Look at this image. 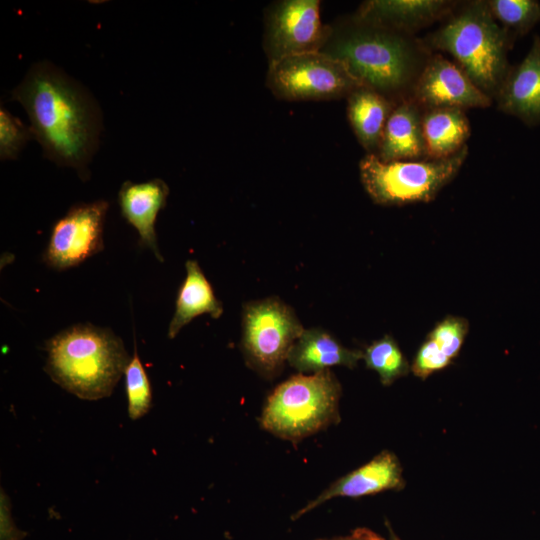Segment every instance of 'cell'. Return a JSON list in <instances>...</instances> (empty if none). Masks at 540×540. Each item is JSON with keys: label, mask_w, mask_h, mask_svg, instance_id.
<instances>
[{"label": "cell", "mask_w": 540, "mask_h": 540, "mask_svg": "<svg viewBox=\"0 0 540 540\" xmlns=\"http://www.w3.org/2000/svg\"><path fill=\"white\" fill-rule=\"evenodd\" d=\"M108 208L105 200L71 206L52 226L44 263L55 270H66L102 251Z\"/></svg>", "instance_id": "obj_9"}, {"label": "cell", "mask_w": 540, "mask_h": 540, "mask_svg": "<svg viewBox=\"0 0 540 540\" xmlns=\"http://www.w3.org/2000/svg\"><path fill=\"white\" fill-rule=\"evenodd\" d=\"M331 35L323 25L318 0H285L275 5L267 19L266 46L270 62L322 51Z\"/></svg>", "instance_id": "obj_10"}, {"label": "cell", "mask_w": 540, "mask_h": 540, "mask_svg": "<svg viewBox=\"0 0 540 540\" xmlns=\"http://www.w3.org/2000/svg\"><path fill=\"white\" fill-rule=\"evenodd\" d=\"M341 385L330 369L291 376L267 397L260 426L297 444L340 421Z\"/></svg>", "instance_id": "obj_5"}, {"label": "cell", "mask_w": 540, "mask_h": 540, "mask_svg": "<svg viewBox=\"0 0 540 540\" xmlns=\"http://www.w3.org/2000/svg\"><path fill=\"white\" fill-rule=\"evenodd\" d=\"M363 351L344 347L321 328L304 330L288 355V363L300 373L319 372L333 366L354 368Z\"/></svg>", "instance_id": "obj_17"}, {"label": "cell", "mask_w": 540, "mask_h": 540, "mask_svg": "<svg viewBox=\"0 0 540 540\" xmlns=\"http://www.w3.org/2000/svg\"><path fill=\"white\" fill-rule=\"evenodd\" d=\"M498 108L527 125L540 123V37L524 59L510 70L496 97Z\"/></svg>", "instance_id": "obj_14"}, {"label": "cell", "mask_w": 540, "mask_h": 540, "mask_svg": "<svg viewBox=\"0 0 540 540\" xmlns=\"http://www.w3.org/2000/svg\"><path fill=\"white\" fill-rule=\"evenodd\" d=\"M513 39L495 20L487 1L477 0L454 11L420 40L430 52L450 54L471 81L494 100L510 70L507 55Z\"/></svg>", "instance_id": "obj_4"}, {"label": "cell", "mask_w": 540, "mask_h": 540, "mask_svg": "<svg viewBox=\"0 0 540 540\" xmlns=\"http://www.w3.org/2000/svg\"><path fill=\"white\" fill-rule=\"evenodd\" d=\"M397 103L368 87L348 96L347 115L359 143L376 154L386 122Z\"/></svg>", "instance_id": "obj_18"}, {"label": "cell", "mask_w": 540, "mask_h": 540, "mask_svg": "<svg viewBox=\"0 0 540 540\" xmlns=\"http://www.w3.org/2000/svg\"><path fill=\"white\" fill-rule=\"evenodd\" d=\"M446 0H372L365 2L358 13V22L413 32L446 19L458 6Z\"/></svg>", "instance_id": "obj_13"}, {"label": "cell", "mask_w": 540, "mask_h": 540, "mask_svg": "<svg viewBox=\"0 0 540 540\" xmlns=\"http://www.w3.org/2000/svg\"><path fill=\"white\" fill-rule=\"evenodd\" d=\"M487 5L514 38L525 35L540 21V3L535 0H489Z\"/></svg>", "instance_id": "obj_22"}, {"label": "cell", "mask_w": 540, "mask_h": 540, "mask_svg": "<svg viewBox=\"0 0 540 540\" xmlns=\"http://www.w3.org/2000/svg\"><path fill=\"white\" fill-rule=\"evenodd\" d=\"M168 195V185L159 178L140 183L125 181L118 192L122 217L137 230L140 246L149 248L160 262L164 259L158 249L155 223Z\"/></svg>", "instance_id": "obj_15"}, {"label": "cell", "mask_w": 540, "mask_h": 540, "mask_svg": "<svg viewBox=\"0 0 540 540\" xmlns=\"http://www.w3.org/2000/svg\"><path fill=\"white\" fill-rule=\"evenodd\" d=\"M404 486L399 459L393 452L384 450L366 464L331 483L317 497L296 511L291 519L297 520L336 497L359 498L387 490H400Z\"/></svg>", "instance_id": "obj_12"}, {"label": "cell", "mask_w": 540, "mask_h": 540, "mask_svg": "<svg viewBox=\"0 0 540 540\" xmlns=\"http://www.w3.org/2000/svg\"><path fill=\"white\" fill-rule=\"evenodd\" d=\"M128 414L132 420L143 417L151 407L152 391L149 378L138 356L136 344L134 353L125 371Z\"/></svg>", "instance_id": "obj_23"}, {"label": "cell", "mask_w": 540, "mask_h": 540, "mask_svg": "<svg viewBox=\"0 0 540 540\" xmlns=\"http://www.w3.org/2000/svg\"><path fill=\"white\" fill-rule=\"evenodd\" d=\"M316 540H385L383 537L368 528H356L350 534L333 538Z\"/></svg>", "instance_id": "obj_28"}, {"label": "cell", "mask_w": 540, "mask_h": 540, "mask_svg": "<svg viewBox=\"0 0 540 540\" xmlns=\"http://www.w3.org/2000/svg\"><path fill=\"white\" fill-rule=\"evenodd\" d=\"M33 138L30 127L12 115L3 106L0 108V158L16 159L26 143Z\"/></svg>", "instance_id": "obj_25"}, {"label": "cell", "mask_w": 540, "mask_h": 540, "mask_svg": "<svg viewBox=\"0 0 540 540\" xmlns=\"http://www.w3.org/2000/svg\"><path fill=\"white\" fill-rule=\"evenodd\" d=\"M26 533L14 524L8 496L1 489L0 496V540H22Z\"/></svg>", "instance_id": "obj_27"}, {"label": "cell", "mask_w": 540, "mask_h": 540, "mask_svg": "<svg viewBox=\"0 0 540 540\" xmlns=\"http://www.w3.org/2000/svg\"><path fill=\"white\" fill-rule=\"evenodd\" d=\"M384 162L428 160L422 130V110L409 97L391 112L376 152Z\"/></svg>", "instance_id": "obj_16"}, {"label": "cell", "mask_w": 540, "mask_h": 540, "mask_svg": "<svg viewBox=\"0 0 540 540\" xmlns=\"http://www.w3.org/2000/svg\"><path fill=\"white\" fill-rule=\"evenodd\" d=\"M186 277L181 284L173 317L168 327V337L173 339L180 330L195 317L208 313L219 318L223 313L222 303L214 294L213 288L195 260L185 264Z\"/></svg>", "instance_id": "obj_19"}, {"label": "cell", "mask_w": 540, "mask_h": 540, "mask_svg": "<svg viewBox=\"0 0 540 540\" xmlns=\"http://www.w3.org/2000/svg\"><path fill=\"white\" fill-rule=\"evenodd\" d=\"M386 527H387V530H388L390 540H401L397 536V534L394 532L393 528L391 527V525H390V523L388 521H386Z\"/></svg>", "instance_id": "obj_29"}, {"label": "cell", "mask_w": 540, "mask_h": 540, "mask_svg": "<svg viewBox=\"0 0 540 540\" xmlns=\"http://www.w3.org/2000/svg\"><path fill=\"white\" fill-rule=\"evenodd\" d=\"M363 360L368 369L378 373L384 386L408 375L411 370L397 342L390 335L372 342L363 352Z\"/></svg>", "instance_id": "obj_21"}, {"label": "cell", "mask_w": 540, "mask_h": 540, "mask_svg": "<svg viewBox=\"0 0 540 540\" xmlns=\"http://www.w3.org/2000/svg\"><path fill=\"white\" fill-rule=\"evenodd\" d=\"M422 111L434 108H486L493 99L454 62L431 54L408 96Z\"/></svg>", "instance_id": "obj_11"}, {"label": "cell", "mask_w": 540, "mask_h": 540, "mask_svg": "<svg viewBox=\"0 0 540 540\" xmlns=\"http://www.w3.org/2000/svg\"><path fill=\"white\" fill-rule=\"evenodd\" d=\"M327 53L344 62L365 87L400 99L409 96L432 54L410 34L362 22L339 36Z\"/></svg>", "instance_id": "obj_3"}, {"label": "cell", "mask_w": 540, "mask_h": 540, "mask_svg": "<svg viewBox=\"0 0 540 540\" xmlns=\"http://www.w3.org/2000/svg\"><path fill=\"white\" fill-rule=\"evenodd\" d=\"M242 327L246 363L267 379L281 372L291 348L305 330L293 309L277 297L247 303Z\"/></svg>", "instance_id": "obj_7"}, {"label": "cell", "mask_w": 540, "mask_h": 540, "mask_svg": "<svg viewBox=\"0 0 540 540\" xmlns=\"http://www.w3.org/2000/svg\"><path fill=\"white\" fill-rule=\"evenodd\" d=\"M45 350L46 373L84 400L110 396L131 359L119 336L92 324L62 330L46 342Z\"/></svg>", "instance_id": "obj_2"}, {"label": "cell", "mask_w": 540, "mask_h": 540, "mask_svg": "<svg viewBox=\"0 0 540 540\" xmlns=\"http://www.w3.org/2000/svg\"><path fill=\"white\" fill-rule=\"evenodd\" d=\"M469 331L467 319L459 316H446L438 322L427 338L452 361L458 356Z\"/></svg>", "instance_id": "obj_24"}, {"label": "cell", "mask_w": 540, "mask_h": 540, "mask_svg": "<svg viewBox=\"0 0 540 540\" xmlns=\"http://www.w3.org/2000/svg\"><path fill=\"white\" fill-rule=\"evenodd\" d=\"M422 130L428 160L456 154L466 146L470 136L468 118L464 110L458 108L422 111Z\"/></svg>", "instance_id": "obj_20"}, {"label": "cell", "mask_w": 540, "mask_h": 540, "mask_svg": "<svg viewBox=\"0 0 540 540\" xmlns=\"http://www.w3.org/2000/svg\"><path fill=\"white\" fill-rule=\"evenodd\" d=\"M452 363L433 341L426 340L419 347L411 366L413 374L426 379L431 374L448 367Z\"/></svg>", "instance_id": "obj_26"}, {"label": "cell", "mask_w": 540, "mask_h": 540, "mask_svg": "<svg viewBox=\"0 0 540 540\" xmlns=\"http://www.w3.org/2000/svg\"><path fill=\"white\" fill-rule=\"evenodd\" d=\"M268 86L279 98L304 101L348 97L364 85L344 62L317 51L271 61Z\"/></svg>", "instance_id": "obj_8"}, {"label": "cell", "mask_w": 540, "mask_h": 540, "mask_svg": "<svg viewBox=\"0 0 540 540\" xmlns=\"http://www.w3.org/2000/svg\"><path fill=\"white\" fill-rule=\"evenodd\" d=\"M11 98L27 112L44 157L77 170L81 179L99 145L101 111L91 94L49 61L34 63Z\"/></svg>", "instance_id": "obj_1"}, {"label": "cell", "mask_w": 540, "mask_h": 540, "mask_svg": "<svg viewBox=\"0 0 540 540\" xmlns=\"http://www.w3.org/2000/svg\"><path fill=\"white\" fill-rule=\"evenodd\" d=\"M467 155V145L448 158L436 160L384 162L368 153L359 163L360 179L376 204L429 202L458 174Z\"/></svg>", "instance_id": "obj_6"}]
</instances>
